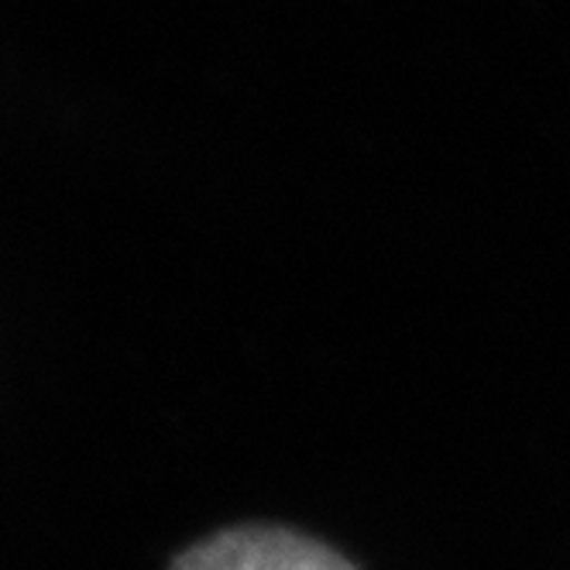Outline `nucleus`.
I'll return each mask as SVG.
<instances>
[{
  "mask_svg": "<svg viewBox=\"0 0 570 570\" xmlns=\"http://www.w3.org/2000/svg\"><path fill=\"white\" fill-rule=\"evenodd\" d=\"M173 570H357L327 543L282 525H237L189 547Z\"/></svg>",
  "mask_w": 570,
  "mask_h": 570,
  "instance_id": "1",
  "label": "nucleus"
}]
</instances>
